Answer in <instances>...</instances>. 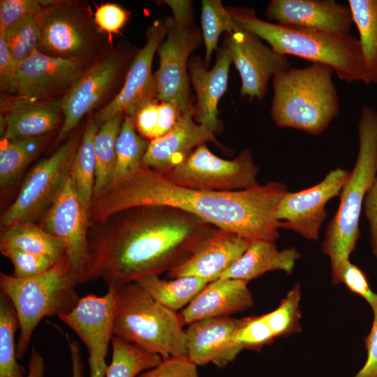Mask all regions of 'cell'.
<instances>
[{"mask_svg":"<svg viewBox=\"0 0 377 377\" xmlns=\"http://www.w3.org/2000/svg\"><path fill=\"white\" fill-rule=\"evenodd\" d=\"M100 224L103 228L89 236V258L79 283L101 279L117 290L184 263L218 229L165 205L130 207Z\"/></svg>","mask_w":377,"mask_h":377,"instance_id":"6da1fadb","label":"cell"},{"mask_svg":"<svg viewBox=\"0 0 377 377\" xmlns=\"http://www.w3.org/2000/svg\"><path fill=\"white\" fill-rule=\"evenodd\" d=\"M288 192L278 182L233 191H217L174 184L142 165L112 184L91 203V223H103L124 209L142 205H165L192 214L215 227L251 241L275 242L282 222L277 207Z\"/></svg>","mask_w":377,"mask_h":377,"instance_id":"7a4b0ae2","label":"cell"},{"mask_svg":"<svg viewBox=\"0 0 377 377\" xmlns=\"http://www.w3.org/2000/svg\"><path fill=\"white\" fill-rule=\"evenodd\" d=\"M236 22L265 40L276 52L329 66L346 82L369 84L359 40L350 34L286 26L258 18L251 8H228Z\"/></svg>","mask_w":377,"mask_h":377,"instance_id":"3957f363","label":"cell"},{"mask_svg":"<svg viewBox=\"0 0 377 377\" xmlns=\"http://www.w3.org/2000/svg\"><path fill=\"white\" fill-rule=\"evenodd\" d=\"M333 72L329 66L312 63L304 68L290 66L274 75L270 110L274 123L313 136L323 133L340 112Z\"/></svg>","mask_w":377,"mask_h":377,"instance_id":"277c9868","label":"cell"},{"mask_svg":"<svg viewBox=\"0 0 377 377\" xmlns=\"http://www.w3.org/2000/svg\"><path fill=\"white\" fill-rule=\"evenodd\" d=\"M359 149L355 165L339 194L338 209L328 223L322 250L332 269L349 260L360 237L359 222L366 194L377 177V112L364 106L358 121Z\"/></svg>","mask_w":377,"mask_h":377,"instance_id":"5b68a950","label":"cell"},{"mask_svg":"<svg viewBox=\"0 0 377 377\" xmlns=\"http://www.w3.org/2000/svg\"><path fill=\"white\" fill-rule=\"evenodd\" d=\"M77 284V276L66 254L50 269L34 277L21 279L1 272V291L11 301L19 322L17 358L27 350L42 319L68 313L75 306L80 299Z\"/></svg>","mask_w":377,"mask_h":377,"instance_id":"8992f818","label":"cell"},{"mask_svg":"<svg viewBox=\"0 0 377 377\" xmlns=\"http://www.w3.org/2000/svg\"><path fill=\"white\" fill-rule=\"evenodd\" d=\"M114 336L163 359L186 357V333L178 312L164 306L138 283L117 290Z\"/></svg>","mask_w":377,"mask_h":377,"instance_id":"52a82bcc","label":"cell"},{"mask_svg":"<svg viewBox=\"0 0 377 377\" xmlns=\"http://www.w3.org/2000/svg\"><path fill=\"white\" fill-rule=\"evenodd\" d=\"M173 13L163 21L165 40L158 52L159 68L154 75L157 98L161 102H171L182 112L193 105L190 98L188 57L200 45L201 35L194 24L190 1H164Z\"/></svg>","mask_w":377,"mask_h":377,"instance_id":"ba28073f","label":"cell"},{"mask_svg":"<svg viewBox=\"0 0 377 377\" xmlns=\"http://www.w3.org/2000/svg\"><path fill=\"white\" fill-rule=\"evenodd\" d=\"M76 147L77 138L71 137L32 168L15 200L1 215L3 226L33 222L44 215L71 173Z\"/></svg>","mask_w":377,"mask_h":377,"instance_id":"9c48e42d","label":"cell"},{"mask_svg":"<svg viewBox=\"0 0 377 377\" xmlns=\"http://www.w3.org/2000/svg\"><path fill=\"white\" fill-rule=\"evenodd\" d=\"M258 168L249 150L233 160L214 155L205 144L196 147L179 165L163 175L171 182L189 188L233 191L258 185Z\"/></svg>","mask_w":377,"mask_h":377,"instance_id":"30bf717a","label":"cell"},{"mask_svg":"<svg viewBox=\"0 0 377 377\" xmlns=\"http://www.w3.org/2000/svg\"><path fill=\"white\" fill-rule=\"evenodd\" d=\"M117 290L108 288L102 296L80 297L75 306L58 318L81 339L89 352L90 377H105L109 345L114 337Z\"/></svg>","mask_w":377,"mask_h":377,"instance_id":"8fae6325","label":"cell"},{"mask_svg":"<svg viewBox=\"0 0 377 377\" xmlns=\"http://www.w3.org/2000/svg\"><path fill=\"white\" fill-rule=\"evenodd\" d=\"M90 226L89 214L78 196L71 171L44 214L40 227L64 243L66 254L78 282L89 258L88 228Z\"/></svg>","mask_w":377,"mask_h":377,"instance_id":"7c38bea8","label":"cell"},{"mask_svg":"<svg viewBox=\"0 0 377 377\" xmlns=\"http://www.w3.org/2000/svg\"><path fill=\"white\" fill-rule=\"evenodd\" d=\"M223 45L242 80L240 93L250 99L262 100L270 79L290 67L288 57L265 45L261 39L237 22Z\"/></svg>","mask_w":377,"mask_h":377,"instance_id":"4fadbf2b","label":"cell"},{"mask_svg":"<svg viewBox=\"0 0 377 377\" xmlns=\"http://www.w3.org/2000/svg\"><path fill=\"white\" fill-rule=\"evenodd\" d=\"M350 171L340 168L328 172L316 185L297 192H287L281 200L276 219L283 228L293 230L309 240H317L327 217L326 204L339 195Z\"/></svg>","mask_w":377,"mask_h":377,"instance_id":"5bb4252c","label":"cell"},{"mask_svg":"<svg viewBox=\"0 0 377 377\" xmlns=\"http://www.w3.org/2000/svg\"><path fill=\"white\" fill-rule=\"evenodd\" d=\"M166 34L163 20H156L146 32V43L136 54L119 93L95 117L98 125L119 113L134 117L147 103L157 100L155 77L151 73L154 54Z\"/></svg>","mask_w":377,"mask_h":377,"instance_id":"9a60e30c","label":"cell"},{"mask_svg":"<svg viewBox=\"0 0 377 377\" xmlns=\"http://www.w3.org/2000/svg\"><path fill=\"white\" fill-rule=\"evenodd\" d=\"M83 72L79 59L53 57L36 50L19 63L17 96L31 101H46L71 87Z\"/></svg>","mask_w":377,"mask_h":377,"instance_id":"2e32d148","label":"cell"},{"mask_svg":"<svg viewBox=\"0 0 377 377\" xmlns=\"http://www.w3.org/2000/svg\"><path fill=\"white\" fill-rule=\"evenodd\" d=\"M245 317L212 318L188 325L185 329L186 357L198 365L212 363L223 368L244 349L236 334Z\"/></svg>","mask_w":377,"mask_h":377,"instance_id":"e0dca14e","label":"cell"},{"mask_svg":"<svg viewBox=\"0 0 377 377\" xmlns=\"http://www.w3.org/2000/svg\"><path fill=\"white\" fill-rule=\"evenodd\" d=\"M265 14L280 24L330 33L350 34L354 24L348 6L334 0H272Z\"/></svg>","mask_w":377,"mask_h":377,"instance_id":"ac0fdd59","label":"cell"},{"mask_svg":"<svg viewBox=\"0 0 377 377\" xmlns=\"http://www.w3.org/2000/svg\"><path fill=\"white\" fill-rule=\"evenodd\" d=\"M122 67V59L116 54L101 60L72 84L61 100L64 123L58 140H62L78 124L103 98L117 78Z\"/></svg>","mask_w":377,"mask_h":377,"instance_id":"d6986e66","label":"cell"},{"mask_svg":"<svg viewBox=\"0 0 377 377\" xmlns=\"http://www.w3.org/2000/svg\"><path fill=\"white\" fill-rule=\"evenodd\" d=\"M193 118L192 105L168 133L150 140L141 165L164 175L182 164L198 146L216 142L214 133Z\"/></svg>","mask_w":377,"mask_h":377,"instance_id":"ffe728a7","label":"cell"},{"mask_svg":"<svg viewBox=\"0 0 377 377\" xmlns=\"http://www.w3.org/2000/svg\"><path fill=\"white\" fill-rule=\"evenodd\" d=\"M252 241L218 228L184 263L168 272L171 278L194 276L211 282L221 277Z\"/></svg>","mask_w":377,"mask_h":377,"instance_id":"44dd1931","label":"cell"},{"mask_svg":"<svg viewBox=\"0 0 377 377\" xmlns=\"http://www.w3.org/2000/svg\"><path fill=\"white\" fill-rule=\"evenodd\" d=\"M36 18L40 30L38 50L53 57L75 59L85 51L88 38L83 24L63 3L52 1L43 6Z\"/></svg>","mask_w":377,"mask_h":377,"instance_id":"7402d4cb","label":"cell"},{"mask_svg":"<svg viewBox=\"0 0 377 377\" xmlns=\"http://www.w3.org/2000/svg\"><path fill=\"white\" fill-rule=\"evenodd\" d=\"M248 282L234 279H218L208 283L178 313L183 325L212 318L229 317L254 304Z\"/></svg>","mask_w":377,"mask_h":377,"instance_id":"603a6c76","label":"cell"},{"mask_svg":"<svg viewBox=\"0 0 377 377\" xmlns=\"http://www.w3.org/2000/svg\"><path fill=\"white\" fill-rule=\"evenodd\" d=\"M231 63L224 45L218 51L215 64L210 70L198 57L188 61L189 77L196 94L194 119L213 133L219 128L218 103L227 89Z\"/></svg>","mask_w":377,"mask_h":377,"instance_id":"cb8c5ba5","label":"cell"},{"mask_svg":"<svg viewBox=\"0 0 377 377\" xmlns=\"http://www.w3.org/2000/svg\"><path fill=\"white\" fill-rule=\"evenodd\" d=\"M61 100L31 101L17 99L4 118L3 138L10 140L45 136L57 126Z\"/></svg>","mask_w":377,"mask_h":377,"instance_id":"d4e9b609","label":"cell"},{"mask_svg":"<svg viewBox=\"0 0 377 377\" xmlns=\"http://www.w3.org/2000/svg\"><path fill=\"white\" fill-rule=\"evenodd\" d=\"M301 254L295 248L279 250L274 242L253 240L242 256L219 279H234L249 282L265 273L284 271L292 273Z\"/></svg>","mask_w":377,"mask_h":377,"instance_id":"484cf974","label":"cell"},{"mask_svg":"<svg viewBox=\"0 0 377 377\" xmlns=\"http://www.w3.org/2000/svg\"><path fill=\"white\" fill-rule=\"evenodd\" d=\"M0 246L44 256L55 263L66 255L64 243L33 222L17 223L6 228L1 234Z\"/></svg>","mask_w":377,"mask_h":377,"instance_id":"4316f807","label":"cell"},{"mask_svg":"<svg viewBox=\"0 0 377 377\" xmlns=\"http://www.w3.org/2000/svg\"><path fill=\"white\" fill-rule=\"evenodd\" d=\"M135 282L158 302L175 312L186 307L209 283L207 280L194 276L164 280L158 275L147 276Z\"/></svg>","mask_w":377,"mask_h":377,"instance_id":"83f0119b","label":"cell"},{"mask_svg":"<svg viewBox=\"0 0 377 377\" xmlns=\"http://www.w3.org/2000/svg\"><path fill=\"white\" fill-rule=\"evenodd\" d=\"M124 119V113L115 114L101 125L96 135V173L93 200L112 183L116 163V141Z\"/></svg>","mask_w":377,"mask_h":377,"instance_id":"f1b7e54d","label":"cell"},{"mask_svg":"<svg viewBox=\"0 0 377 377\" xmlns=\"http://www.w3.org/2000/svg\"><path fill=\"white\" fill-rule=\"evenodd\" d=\"M98 126L95 119L88 121L71 165V174L78 196L88 214L93 201L95 184L94 140Z\"/></svg>","mask_w":377,"mask_h":377,"instance_id":"f546056e","label":"cell"},{"mask_svg":"<svg viewBox=\"0 0 377 377\" xmlns=\"http://www.w3.org/2000/svg\"><path fill=\"white\" fill-rule=\"evenodd\" d=\"M359 33L364 68L371 83H377V0H348Z\"/></svg>","mask_w":377,"mask_h":377,"instance_id":"4dcf8cb0","label":"cell"},{"mask_svg":"<svg viewBox=\"0 0 377 377\" xmlns=\"http://www.w3.org/2000/svg\"><path fill=\"white\" fill-rule=\"evenodd\" d=\"M46 140V136L22 140L1 138L0 144L1 189L8 188L14 185L29 163L40 152Z\"/></svg>","mask_w":377,"mask_h":377,"instance_id":"1f68e13d","label":"cell"},{"mask_svg":"<svg viewBox=\"0 0 377 377\" xmlns=\"http://www.w3.org/2000/svg\"><path fill=\"white\" fill-rule=\"evenodd\" d=\"M112 355L105 377H137L159 364L163 358L133 343L114 336Z\"/></svg>","mask_w":377,"mask_h":377,"instance_id":"d6a6232c","label":"cell"},{"mask_svg":"<svg viewBox=\"0 0 377 377\" xmlns=\"http://www.w3.org/2000/svg\"><path fill=\"white\" fill-rule=\"evenodd\" d=\"M19 322L8 297L0 293V377H27L25 369L17 362L15 332Z\"/></svg>","mask_w":377,"mask_h":377,"instance_id":"836d02e7","label":"cell"},{"mask_svg":"<svg viewBox=\"0 0 377 377\" xmlns=\"http://www.w3.org/2000/svg\"><path fill=\"white\" fill-rule=\"evenodd\" d=\"M135 130L133 117L126 115L116 141V163L111 186L141 165L149 142L138 135Z\"/></svg>","mask_w":377,"mask_h":377,"instance_id":"e575fe53","label":"cell"},{"mask_svg":"<svg viewBox=\"0 0 377 377\" xmlns=\"http://www.w3.org/2000/svg\"><path fill=\"white\" fill-rule=\"evenodd\" d=\"M237 22L220 0H202L201 27L205 47L204 64L208 66L220 35L230 34L235 31Z\"/></svg>","mask_w":377,"mask_h":377,"instance_id":"d590c367","label":"cell"},{"mask_svg":"<svg viewBox=\"0 0 377 377\" xmlns=\"http://www.w3.org/2000/svg\"><path fill=\"white\" fill-rule=\"evenodd\" d=\"M8 50L18 62L38 50L40 30L36 16L18 21L0 31Z\"/></svg>","mask_w":377,"mask_h":377,"instance_id":"8d00e7d4","label":"cell"},{"mask_svg":"<svg viewBox=\"0 0 377 377\" xmlns=\"http://www.w3.org/2000/svg\"><path fill=\"white\" fill-rule=\"evenodd\" d=\"M300 285L296 283L288 292L276 309L264 314L275 337L297 334L301 330Z\"/></svg>","mask_w":377,"mask_h":377,"instance_id":"74e56055","label":"cell"},{"mask_svg":"<svg viewBox=\"0 0 377 377\" xmlns=\"http://www.w3.org/2000/svg\"><path fill=\"white\" fill-rule=\"evenodd\" d=\"M332 281L334 284L343 283L350 291L363 297L371 308L377 304V294L371 290L365 274L349 260L332 269Z\"/></svg>","mask_w":377,"mask_h":377,"instance_id":"f35d334b","label":"cell"},{"mask_svg":"<svg viewBox=\"0 0 377 377\" xmlns=\"http://www.w3.org/2000/svg\"><path fill=\"white\" fill-rule=\"evenodd\" d=\"M1 253L9 258L13 266V275L17 278H31L41 274L56 263L51 258L31 253L19 249L0 246Z\"/></svg>","mask_w":377,"mask_h":377,"instance_id":"ab89813d","label":"cell"},{"mask_svg":"<svg viewBox=\"0 0 377 377\" xmlns=\"http://www.w3.org/2000/svg\"><path fill=\"white\" fill-rule=\"evenodd\" d=\"M275 338L264 315L245 317L244 324L236 334V341L244 349L255 350H260Z\"/></svg>","mask_w":377,"mask_h":377,"instance_id":"60d3db41","label":"cell"},{"mask_svg":"<svg viewBox=\"0 0 377 377\" xmlns=\"http://www.w3.org/2000/svg\"><path fill=\"white\" fill-rule=\"evenodd\" d=\"M45 3L36 0H1L0 31L23 19L36 16Z\"/></svg>","mask_w":377,"mask_h":377,"instance_id":"b9f144b4","label":"cell"},{"mask_svg":"<svg viewBox=\"0 0 377 377\" xmlns=\"http://www.w3.org/2000/svg\"><path fill=\"white\" fill-rule=\"evenodd\" d=\"M197 367L187 357H170L137 377H200Z\"/></svg>","mask_w":377,"mask_h":377,"instance_id":"7bdbcfd3","label":"cell"},{"mask_svg":"<svg viewBox=\"0 0 377 377\" xmlns=\"http://www.w3.org/2000/svg\"><path fill=\"white\" fill-rule=\"evenodd\" d=\"M19 63L11 55L0 35V88L1 91L17 94Z\"/></svg>","mask_w":377,"mask_h":377,"instance_id":"ee69618b","label":"cell"},{"mask_svg":"<svg viewBox=\"0 0 377 377\" xmlns=\"http://www.w3.org/2000/svg\"><path fill=\"white\" fill-rule=\"evenodd\" d=\"M128 13L114 3H105L97 7L94 20L101 30L110 34L118 32L128 19Z\"/></svg>","mask_w":377,"mask_h":377,"instance_id":"f6af8a7d","label":"cell"},{"mask_svg":"<svg viewBox=\"0 0 377 377\" xmlns=\"http://www.w3.org/2000/svg\"><path fill=\"white\" fill-rule=\"evenodd\" d=\"M157 100L143 105L134 116L135 128L145 138L151 140L157 138L158 113Z\"/></svg>","mask_w":377,"mask_h":377,"instance_id":"bcb514c9","label":"cell"},{"mask_svg":"<svg viewBox=\"0 0 377 377\" xmlns=\"http://www.w3.org/2000/svg\"><path fill=\"white\" fill-rule=\"evenodd\" d=\"M372 310L374 313L372 326L364 339L367 351V360L353 377H377V304Z\"/></svg>","mask_w":377,"mask_h":377,"instance_id":"7dc6e473","label":"cell"},{"mask_svg":"<svg viewBox=\"0 0 377 377\" xmlns=\"http://www.w3.org/2000/svg\"><path fill=\"white\" fill-rule=\"evenodd\" d=\"M363 206L369 223L372 252L377 258V177L366 194Z\"/></svg>","mask_w":377,"mask_h":377,"instance_id":"c3c4849f","label":"cell"},{"mask_svg":"<svg viewBox=\"0 0 377 377\" xmlns=\"http://www.w3.org/2000/svg\"><path fill=\"white\" fill-rule=\"evenodd\" d=\"M158 113L157 138H159L165 135L172 128L181 117L182 112L173 103L161 102L158 103Z\"/></svg>","mask_w":377,"mask_h":377,"instance_id":"681fc988","label":"cell"},{"mask_svg":"<svg viewBox=\"0 0 377 377\" xmlns=\"http://www.w3.org/2000/svg\"><path fill=\"white\" fill-rule=\"evenodd\" d=\"M66 339L71 355L72 377H84V362L79 344L76 341L71 339L68 335H66Z\"/></svg>","mask_w":377,"mask_h":377,"instance_id":"f907efd6","label":"cell"},{"mask_svg":"<svg viewBox=\"0 0 377 377\" xmlns=\"http://www.w3.org/2000/svg\"><path fill=\"white\" fill-rule=\"evenodd\" d=\"M28 369L27 377H43L44 376V359L34 348L31 350Z\"/></svg>","mask_w":377,"mask_h":377,"instance_id":"816d5d0a","label":"cell"}]
</instances>
